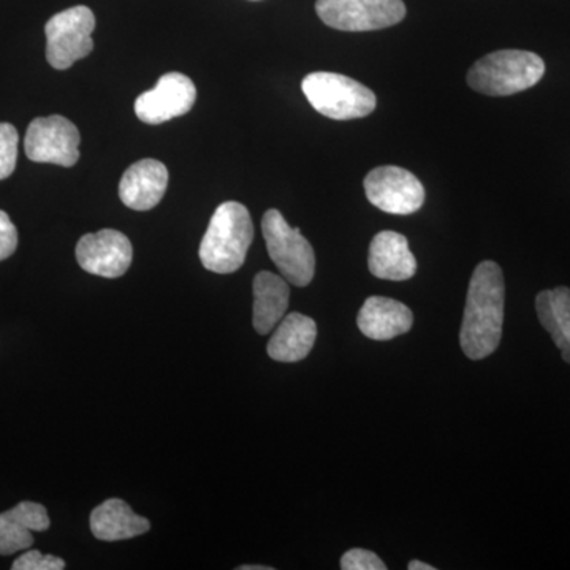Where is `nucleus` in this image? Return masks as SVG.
Here are the masks:
<instances>
[{
    "instance_id": "f257e3e1",
    "label": "nucleus",
    "mask_w": 570,
    "mask_h": 570,
    "mask_svg": "<svg viewBox=\"0 0 570 570\" xmlns=\"http://www.w3.org/2000/svg\"><path fill=\"white\" fill-rule=\"evenodd\" d=\"M505 283L497 262H482L472 273L460 344L471 360L487 358L499 347L504 326Z\"/></svg>"
},
{
    "instance_id": "f03ea898",
    "label": "nucleus",
    "mask_w": 570,
    "mask_h": 570,
    "mask_svg": "<svg viewBox=\"0 0 570 570\" xmlns=\"http://www.w3.org/2000/svg\"><path fill=\"white\" fill-rule=\"evenodd\" d=\"M254 224L245 205L225 202L214 212L208 230L202 239V264L208 272L230 275L245 264L253 245Z\"/></svg>"
},
{
    "instance_id": "7ed1b4c3",
    "label": "nucleus",
    "mask_w": 570,
    "mask_h": 570,
    "mask_svg": "<svg viewBox=\"0 0 570 570\" xmlns=\"http://www.w3.org/2000/svg\"><path fill=\"white\" fill-rule=\"evenodd\" d=\"M546 73V62L530 51L501 50L479 59L468 73V85L485 96L504 97L527 91Z\"/></svg>"
},
{
    "instance_id": "20e7f679",
    "label": "nucleus",
    "mask_w": 570,
    "mask_h": 570,
    "mask_svg": "<svg viewBox=\"0 0 570 570\" xmlns=\"http://www.w3.org/2000/svg\"><path fill=\"white\" fill-rule=\"evenodd\" d=\"M302 89L314 110L335 121L365 118L376 110L374 92L346 75L314 71L305 77Z\"/></svg>"
},
{
    "instance_id": "39448f33",
    "label": "nucleus",
    "mask_w": 570,
    "mask_h": 570,
    "mask_svg": "<svg viewBox=\"0 0 570 570\" xmlns=\"http://www.w3.org/2000/svg\"><path fill=\"white\" fill-rule=\"evenodd\" d=\"M262 234L281 276L296 287L309 285L316 273V254L302 232L291 227L277 209H268L262 219Z\"/></svg>"
},
{
    "instance_id": "423d86ee",
    "label": "nucleus",
    "mask_w": 570,
    "mask_h": 570,
    "mask_svg": "<svg viewBox=\"0 0 570 570\" xmlns=\"http://www.w3.org/2000/svg\"><path fill=\"white\" fill-rule=\"evenodd\" d=\"M96 17L86 6L59 11L45 26L47 61L52 69L67 70L88 58L94 50L92 32Z\"/></svg>"
},
{
    "instance_id": "0eeeda50",
    "label": "nucleus",
    "mask_w": 570,
    "mask_h": 570,
    "mask_svg": "<svg viewBox=\"0 0 570 570\" xmlns=\"http://www.w3.org/2000/svg\"><path fill=\"white\" fill-rule=\"evenodd\" d=\"M316 11L326 26L344 32L387 29L406 17L403 0H317Z\"/></svg>"
},
{
    "instance_id": "6e6552de",
    "label": "nucleus",
    "mask_w": 570,
    "mask_h": 570,
    "mask_svg": "<svg viewBox=\"0 0 570 570\" xmlns=\"http://www.w3.org/2000/svg\"><path fill=\"white\" fill-rule=\"evenodd\" d=\"M80 132L73 122L63 116H48L29 124L24 151L32 163L69 168L80 159Z\"/></svg>"
},
{
    "instance_id": "1a4fd4ad",
    "label": "nucleus",
    "mask_w": 570,
    "mask_h": 570,
    "mask_svg": "<svg viewBox=\"0 0 570 570\" xmlns=\"http://www.w3.org/2000/svg\"><path fill=\"white\" fill-rule=\"evenodd\" d=\"M363 184L367 200L384 213L407 216L425 202V187L417 176L395 165L374 168Z\"/></svg>"
},
{
    "instance_id": "9d476101",
    "label": "nucleus",
    "mask_w": 570,
    "mask_h": 570,
    "mask_svg": "<svg viewBox=\"0 0 570 570\" xmlns=\"http://www.w3.org/2000/svg\"><path fill=\"white\" fill-rule=\"evenodd\" d=\"M197 88L186 75L171 71L157 81L156 88L135 100V115L140 121L157 126L193 110Z\"/></svg>"
},
{
    "instance_id": "9b49d317",
    "label": "nucleus",
    "mask_w": 570,
    "mask_h": 570,
    "mask_svg": "<svg viewBox=\"0 0 570 570\" xmlns=\"http://www.w3.org/2000/svg\"><path fill=\"white\" fill-rule=\"evenodd\" d=\"M134 247L130 239L118 230L105 228L82 236L77 245V261L86 273L116 279L126 275L132 265Z\"/></svg>"
},
{
    "instance_id": "f8f14e48",
    "label": "nucleus",
    "mask_w": 570,
    "mask_h": 570,
    "mask_svg": "<svg viewBox=\"0 0 570 570\" xmlns=\"http://www.w3.org/2000/svg\"><path fill=\"white\" fill-rule=\"evenodd\" d=\"M167 186V167L156 159H142L130 165L122 175L119 197L127 208L148 212L160 204Z\"/></svg>"
},
{
    "instance_id": "ddd939ff",
    "label": "nucleus",
    "mask_w": 570,
    "mask_h": 570,
    "mask_svg": "<svg viewBox=\"0 0 570 570\" xmlns=\"http://www.w3.org/2000/svg\"><path fill=\"white\" fill-rule=\"evenodd\" d=\"M360 332L374 341H389L407 333L414 314L404 303L387 296H370L356 317Z\"/></svg>"
},
{
    "instance_id": "4468645a",
    "label": "nucleus",
    "mask_w": 570,
    "mask_h": 570,
    "mask_svg": "<svg viewBox=\"0 0 570 570\" xmlns=\"http://www.w3.org/2000/svg\"><path fill=\"white\" fill-rule=\"evenodd\" d=\"M370 272L379 279L407 281L417 273V261L409 249L406 236L385 230L374 236L367 255Z\"/></svg>"
},
{
    "instance_id": "2eb2a0df",
    "label": "nucleus",
    "mask_w": 570,
    "mask_h": 570,
    "mask_svg": "<svg viewBox=\"0 0 570 570\" xmlns=\"http://www.w3.org/2000/svg\"><path fill=\"white\" fill-rule=\"evenodd\" d=\"M48 510L41 504L22 501L17 508L0 513V554L17 553L31 549L32 532H43L50 528Z\"/></svg>"
},
{
    "instance_id": "dca6fc26",
    "label": "nucleus",
    "mask_w": 570,
    "mask_h": 570,
    "mask_svg": "<svg viewBox=\"0 0 570 570\" xmlns=\"http://www.w3.org/2000/svg\"><path fill=\"white\" fill-rule=\"evenodd\" d=\"M253 324L258 335H268L283 321L291 302V287L283 276L261 272L255 276Z\"/></svg>"
},
{
    "instance_id": "f3484780",
    "label": "nucleus",
    "mask_w": 570,
    "mask_h": 570,
    "mask_svg": "<svg viewBox=\"0 0 570 570\" xmlns=\"http://www.w3.org/2000/svg\"><path fill=\"white\" fill-rule=\"evenodd\" d=\"M317 340V324L305 314L291 313L276 326L269 340L268 355L281 363H296L305 360Z\"/></svg>"
},
{
    "instance_id": "a211bd4d",
    "label": "nucleus",
    "mask_w": 570,
    "mask_h": 570,
    "mask_svg": "<svg viewBox=\"0 0 570 570\" xmlns=\"http://www.w3.org/2000/svg\"><path fill=\"white\" fill-rule=\"evenodd\" d=\"M89 521L94 538L104 542L137 538L151 530L149 520L135 513L126 501L118 498L108 499L94 509Z\"/></svg>"
},
{
    "instance_id": "6ab92c4d",
    "label": "nucleus",
    "mask_w": 570,
    "mask_h": 570,
    "mask_svg": "<svg viewBox=\"0 0 570 570\" xmlns=\"http://www.w3.org/2000/svg\"><path fill=\"white\" fill-rule=\"evenodd\" d=\"M535 311L540 325L549 332L560 348L562 360L570 365V288L540 292L535 298Z\"/></svg>"
},
{
    "instance_id": "aec40b11",
    "label": "nucleus",
    "mask_w": 570,
    "mask_h": 570,
    "mask_svg": "<svg viewBox=\"0 0 570 570\" xmlns=\"http://www.w3.org/2000/svg\"><path fill=\"white\" fill-rule=\"evenodd\" d=\"M20 135L9 122H0V181L9 178L17 168Z\"/></svg>"
},
{
    "instance_id": "412c9836",
    "label": "nucleus",
    "mask_w": 570,
    "mask_h": 570,
    "mask_svg": "<svg viewBox=\"0 0 570 570\" xmlns=\"http://www.w3.org/2000/svg\"><path fill=\"white\" fill-rule=\"evenodd\" d=\"M13 570H62L66 562L52 554H41L39 550L26 551L11 566Z\"/></svg>"
},
{
    "instance_id": "4be33fe9",
    "label": "nucleus",
    "mask_w": 570,
    "mask_h": 570,
    "mask_svg": "<svg viewBox=\"0 0 570 570\" xmlns=\"http://www.w3.org/2000/svg\"><path fill=\"white\" fill-rule=\"evenodd\" d=\"M343 570H385L387 566L370 550L352 549L341 558Z\"/></svg>"
},
{
    "instance_id": "5701e85b",
    "label": "nucleus",
    "mask_w": 570,
    "mask_h": 570,
    "mask_svg": "<svg viewBox=\"0 0 570 570\" xmlns=\"http://www.w3.org/2000/svg\"><path fill=\"white\" fill-rule=\"evenodd\" d=\"M18 247V230L9 214L0 209V262L11 257Z\"/></svg>"
},
{
    "instance_id": "b1692460",
    "label": "nucleus",
    "mask_w": 570,
    "mask_h": 570,
    "mask_svg": "<svg viewBox=\"0 0 570 570\" xmlns=\"http://www.w3.org/2000/svg\"><path fill=\"white\" fill-rule=\"evenodd\" d=\"M409 570H434L436 568H433L431 564H426V562L422 561H411L407 566Z\"/></svg>"
},
{
    "instance_id": "393cba45",
    "label": "nucleus",
    "mask_w": 570,
    "mask_h": 570,
    "mask_svg": "<svg viewBox=\"0 0 570 570\" xmlns=\"http://www.w3.org/2000/svg\"><path fill=\"white\" fill-rule=\"evenodd\" d=\"M273 568H266V566H242L238 570H272Z\"/></svg>"
}]
</instances>
